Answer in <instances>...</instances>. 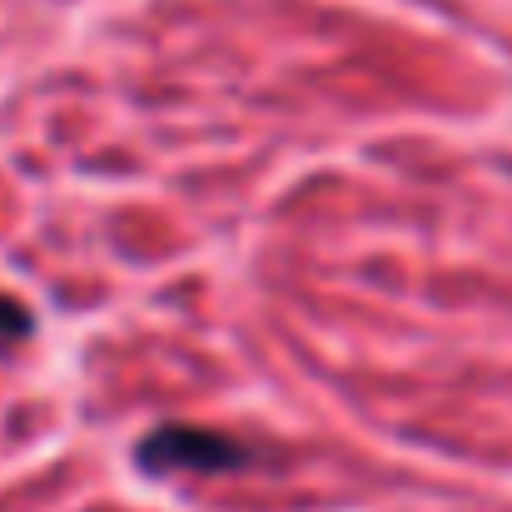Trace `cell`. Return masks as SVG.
<instances>
[{"mask_svg": "<svg viewBox=\"0 0 512 512\" xmlns=\"http://www.w3.org/2000/svg\"><path fill=\"white\" fill-rule=\"evenodd\" d=\"M140 468L165 478V473H239L254 453L219 433V428H194V423H165L155 433H145L140 443Z\"/></svg>", "mask_w": 512, "mask_h": 512, "instance_id": "cell-1", "label": "cell"}, {"mask_svg": "<svg viewBox=\"0 0 512 512\" xmlns=\"http://www.w3.org/2000/svg\"><path fill=\"white\" fill-rule=\"evenodd\" d=\"M30 334H35V314H30L20 299L0 294V348H10V343H25Z\"/></svg>", "mask_w": 512, "mask_h": 512, "instance_id": "cell-2", "label": "cell"}]
</instances>
